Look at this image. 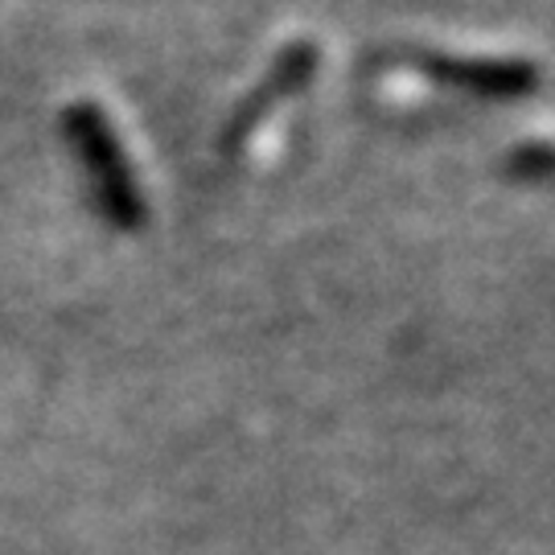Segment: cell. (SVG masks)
Returning <instances> with one entry per match:
<instances>
[{"label":"cell","instance_id":"1","mask_svg":"<svg viewBox=\"0 0 555 555\" xmlns=\"http://www.w3.org/2000/svg\"><path fill=\"white\" fill-rule=\"evenodd\" d=\"M66 132L75 140V149L82 153V160L95 169V181H100V194L107 202V210L116 215L119 222H137L140 215V194L132 178H128V165L119 157V144L112 137V128L103 124V116L95 107H70L66 112Z\"/></svg>","mask_w":555,"mask_h":555}]
</instances>
